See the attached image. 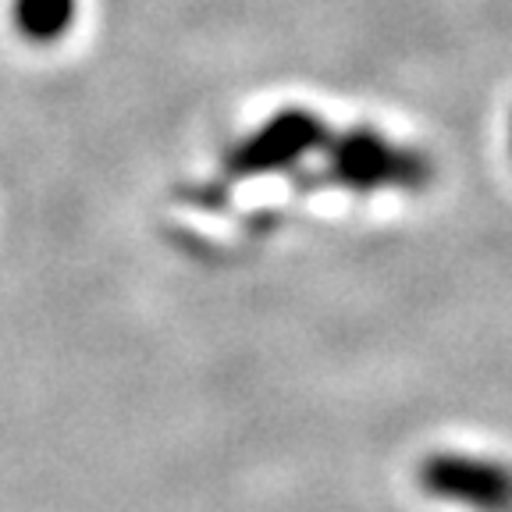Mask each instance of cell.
I'll use <instances>...</instances> for the list:
<instances>
[{
  "instance_id": "cell-1",
  "label": "cell",
  "mask_w": 512,
  "mask_h": 512,
  "mask_svg": "<svg viewBox=\"0 0 512 512\" xmlns=\"http://www.w3.org/2000/svg\"><path fill=\"white\" fill-rule=\"evenodd\" d=\"M416 480L424 495L438 502H456L473 512H512V466L495 459L438 452L416 470Z\"/></svg>"
}]
</instances>
